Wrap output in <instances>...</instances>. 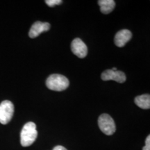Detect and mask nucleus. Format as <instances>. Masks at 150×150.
<instances>
[{"label":"nucleus","instance_id":"obj_7","mask_svg":"<svg viewBox=\"0 0 150 150\" xmlns=\"http://www.w3.org/2000/svg\"><path fill=\"white\" fill-rule=\"evenodd\" d=\"M50 29V24L48 22H42L40 21L35 22L30 29L29 35L31 38H35L40 33L48 31Z\"/></svg>","mask_w":150,"mask_h":150},{"label":"nucleus","instance_id":"obj_1","mask_svg":"<svg viewBox=\"0 0 150 150\" xmlns=\"http://www.w3.org/2000/svg\"><path fill=\"white\" fill-rule=\"evenodd\" d=\"M38 136L36 125L33 122H29L24 125L20 134V143L22 147L31 145Z\"/></svg>","mask_w":150,"mask_h":150},{"label":"nucleus","instance_id":"obj_8","mask_svg":"<svg viewBox=\"0 0 150 150\" xmlns=\"http://www.w3.org/2000/svg\"><path fill=\"white\" fill-rule=\"evenodd\" d=\"M132 33L128 29H122L116 33L114 42L118 47H122L131 40Z\"/></svg>","mask_w":150,"mask_h":150},{"label":"nucleus","instance_id":"obj_6","mask_svg":"<svg viewBox=\"0 0 150 150\" xmlns=\"http://www.w3.org/2000/svg\"><path fill=\"white\" fill-rule=\"evenodd\" d=\"M101 78L103 81H115L117 83H124L127 79L126 75L122 71H112V70H107L102 72Z\"/></svg>","mask_w":150,"mask_h":150},{"label":"nucleus","instance_id":"obj_11","mask_svg":"<svg viewBox=\"0 0 150 150\" xmlns=\"http://www.w3.org/2000/svg\"><path fill=\"white\" fill-rule=\"evenodd\" d=\"M45 3L50 7H53L56 5L61 4L63 3V1L61 0H46Z\"/></svg>","mask_w":150,"mask_h":150},{"label":"nucleus","instance_id":"obj_13","mask_svg":"<svg viewBox=\"0 0 150 150\" xmlns=\"http://www.w3.org/2000/svg\"><path fill=\"white\" fill-rule=\"evenodd\" d=\"M53 150H67V149L64 147H63V146L58 145V146H56V147L53 149Z\"/></svg>","mask_w":150,"mask_h":150},{"label":"nucleus","instance_id":"obj_14","mask_svg":"<svg viewBox=\"0 0 150 150\" xmlns=\"http://www.w3.org/2000/svg\"><path fill=\"white\" fill-rule=\"evenodd\" d=\"M111 70H112V71H117V68H116V67H113V68L111 69Z\"/></svg>","mask_w":150,"mask_h":150},{"label":"nucleus","instance_id":"obj_2","mask_svg":"<svg viewBox=\"0 0 150 150\" xmlns=\"http://www.w3.org/2000/svg\"><path fill=\"white\" fill-rule=\"evenodd\" d=\"M70 85L68 79L59 74L50 75L46 81V86L52 91L61 92L65 91Z\"/></svg>","mask_w":150,"mask_h":150},{"label":"nucleus","instance_id":"obj_4","mask_svg":"<svg viewBox=\"0 0 150 150\" xmlns=\"http://www.w3.org/2000/svg\"><path fill=\"white\" fill-rule=\"evenodd\" d=\"M14 113V106L8 100L4 101L0 104V123L6 125L12 119Z\"/></svg>","mask_w":150,"mask_h":150},{"label":"nucleus","instance_id":"obj_9","mask_svg":"<svg viewBox=\"0 0 150 150\" xmlns=\"http://www.w3.org/2000/svg\"><path fill=\"white\" fill-rule=\"evenodd\" d=\"M98 4L100 6L101 12L104 14L110 13L115 6V2L113 0H99Z\"/></svg>","mask_w":150,"mask_h":150},{"label":"nucleus","instance_id":"obj_12","mask_svg":"<svg viewBox=\"0 0 150 150\" xmlns=\"http://www.w3.org/2000/svg\"><path fill=\"white\" fill-rule=\"evenodd\" d=\"M142 150H150V136H148L145 140V146L142 148Z\"/></svg>","mask_w":150,"mask_h":150},{"label":"nucleus","instance_id":"obj_5","mask_svg":"<svg viewBox=\"0 0 150 150\" xmlns=\"http://www.w3.org/2000/svg\"><path fill=\"white\" fill-rule=\"evenodd\" d=\"M72 53L80 59H83L87 56L88 48L86 45L80 38H75L71 44Z\"/></svg>","mask_w":150,"mask_h":150},{"label":"nucleus","instance_id":"obj_3","mask_svg":"<svg viewBox=\"0 0 150 150\" xmlns=\"http://www.w3.org/2000/svg\"><path fill=\"white\" fill-rule=\"evenodd\" d=\"M98 125L104 134L110 136L115 132L116 127L113 119L108 114H102L99 117Z\"/></svg>","mask_w":150,"mask_h":150},{"label":"nucleus","instance_id":"obj_10","mask_svg":"<svg viewBox=\"0 0 150 150\" xmlns=\"http://www.w3.org/2000/svg\"><path fill=\"white\" fill-rule=\"evenodd\" d=\"M135 104L142 109H149L150 108V95L149 94L140 95L135 98Z\"/></svg>","mask_w":150,"mask_h":150}]
</instances>
